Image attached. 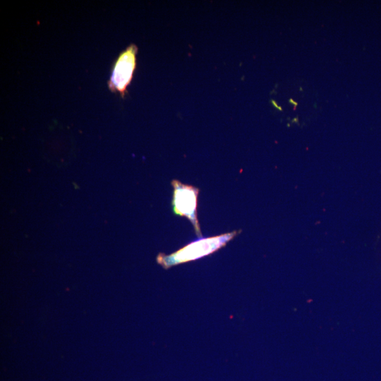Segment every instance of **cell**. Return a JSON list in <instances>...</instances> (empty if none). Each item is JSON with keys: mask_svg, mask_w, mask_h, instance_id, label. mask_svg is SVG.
I'll return each mask as SVG.
<instances>
[{"mask_svg": "<svg viewBox=\"0 0 381 381\" xmlns=\"http://www.w3.org/2000/svg\"><path fill=\"white\" fill-rule=\"evenodd\" d=\"M240 232V230L233 231L214 236L202 237L169 255L159 253L156 261L164 269L167 270L176 265L200 259L225 246Z\"/></svg>", "mask_w": 381, "mask_h": 381, "instance_id": "obj_1", "label": "cell"}, {"mask_svg": "<svg viewBox=\"0 0 381 381\" xmlns=\"http://www.w3.org/2000/svg\"><path fill=\"white\" fill-rule=\"evenodd\" d=\"M138 47L130 44L115 61L112 67L108 87L112 92L119 93L123 97L128 92L127 87L131 82L136 68Z\"/></svg>", "mask_w": 381, "mask_h": 381, "instance_id": "obj_3", "label": "cell"}, {"mask_svg": "<svg viewBox=\"0 0 381 381\" xmlns=\"http://www.w3.org/2000/svg\"><path fill=\"white\" fill-rule=\"evenodd\" d=\"M173 195L171 206L173 212L186 217L192 224L196 235L202 238L197 216V204L199 188L174 179L171 181Z\"/></svg>", "mask_w": 381, "mask_h": 381, "instance_id": "obj_2", "label": "cell"}]
</instances>
